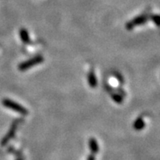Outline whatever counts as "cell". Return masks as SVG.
<instances>
[{
    "mask_svg": "<svg viewBox=\"0 0 160 160\" xmlns=\"http://www.w3.org/2000/svg\"><path fill=\"white\" fill-rule=\"evenodd\" d=\"M2 104L4 107L10 109L12 110H14L15 112L20 114H22V115H27L29 114V111L27 110V109H25L24 106H22L20 104L17 103V102L10 99H8V98L2 100Z\"/></svg>",
    "mask_w": 160,
    "mask_h": 160,
    "instance_id": "cell-1",
    "label": "cell"
},
{
    "mask_svg": "<svg viewBox=\"0 0 160 160\" xmlns=\"http://www.w3.org/2000/svg\"><path fill=\"white\" fill-rule=\"evenodd\" d=\"M44 61V58L42 56H36V57H33L31 59L27 60V61L21 62L19 65H18V69L21 71H25L27 70L30 68L34 67V65H38V64L42 63Z\"/></svg>",
    "mask_w": 160,
    "mask_h": 160,
    "instance_id": "cell-2",
    "label": "cell"
},
{
    "mask_svg": "<svg viewBox=\"0 0 160 160\" xmlns=\"http://www.w3.org/2000/svg\"><path fill=\"white\" fill-rule=\"evenodd\" d=\"M148 21V16L147 15H141L137 17L136 18L132 19V21H130L129 22L126 24L125 27H126V30H132V29L137 26V25H141L145 24L146 21Z\"/></svg>",
    "mask_w": 160,
    "mask_h": 160,
    "instance_id": "cell-3",
    "label": "cell"
},
{
    "mask_svg": "<svg viewBox=\"0 0 160 160\" xmlns=\"http://www.w3.org/2000/svg\"><path fill=\"white\" fill-rule=\"evenodd\" d=\"M16 130H17V126H16V124H13L12 126V128L9 129V131L8 132V133H7L6 135L3 137V138L2 139V141H1V145H2V146H4V145H6L8 143L9 141H11V140L12 139L13 137L15 136Z\"/></svg>",
    "mask_w": 160,
    "mask_h": 160,
    "instance_id": "cell-4",
    "label": "cell"
},
{
    "mask_svg": "<svg viewBox=\"0 0 160 160\" xmlns=\"http://www.w3.org/2000/svg\"><path fill=\"white\" fill-rule=\"evenodd\" d=\"M20 38L21 39V42L25 43V44H30L31 43V41H30V36H29V33L25 28H21L20 30Z\"/></svg>",
    "mask_w": 160,
    "mask_h": 160,
    "instance_id": "cell-5",
    "label": "cell"
},
{
    "mask_svg": "<svg viewBox=\"0 0 160 160\" xmlns=\"http://www.w3.org/2000/svg\"><path fill=\"white\" fill-rule=\"evenodd\" d=\"M88 83L92 88H96L97 87V78L96 76L94 71H90L88 74Z\"/></svg>",
    "mask_w": 160,
    "mask_h": 160,
    "instance_id": "cell-6",
    "label": "cell"
},
{
    "mask_svg": "<svg viewBox=\"0 0 160 160\" xmlns=\"http://www.w3.org/2000/svg\"><path fill=\"white\" fill-rule=\"evenodd\" d=\"M89 147H90V150L92 151L93 154H96L98 153L99 151V146H98V143H97V140L95 138H90L89 140Z\"/></svg>",
    "mask_w": 160,
    "mask_h": 160,
    "instance_id": "cell-7",
    "label": "cell"
},
{
    "mask_svg": "<svg viewBox=\"0 0 160 160\" xmlns=\"http://www.w3.org/2000/svg\"><path fill=\"white\" fill-rule=\"evenodd\" d=\"M145 127V122L141 117H139L136 119V121L133 123V128L137 131H141Z\"/></svg>",
    "mask_w": 160,
    "mask_h": 160,
    "instance_id": "cell-8",
    "label": "cell"
},
{
    "mask_svg": "<svg viewBox=\"0 0 160 160\" xmlns=\"http://www.w3.org/2000/svg\"><path fill=\"white\" fill-rule=\"evenodd\" d=\"M110 95H111V98L113 99V101L117 104H122L123 102V97L122 95H120L118 93L113 92H110Z\"/></svg>",
    "mask_w": 160,
    "mask_h": 160,
    "instance_id": "cell-9",
    "label": "cell"
},
{
    "mask_svg": "<svg viewBox=\"0 0 160 160\" xmlns=\"http://www.w3.org/2000/svg\"><path fill=\"white\" fill-rule=\"evenodd\" d=\"M150 19H151V21H153V22H154V23L157 25V26H158V25H159V16L152 15V16H150Z\"/></svg>",
    "mask_w": 160,
    "mask_h": 160,
    "instance_id": "cell-10",
    "label": "cell"
},
{
    "mask_svg": "<svg viewBox=\"0 0 160 160\" xmlns=\"http://www.w3.org/2000/svg\"><path fill=\"white\" fill-rule=\"evenodd\" d=\"M114 76L118 78V80L121 82V83H123V82H124V80H123V78H122V76L121 75V74H119L118 72H115V73H114Z\"/></svg>",
    "mask_w": 160,
    "mask_h": 160,
    "instance_id": "cell-11",
    "label": "cell"
},
{
    "mask_svg": "<svg viewBox=\"0 0 160 160\" xmlns=\"http://www.w3.org/2000/svg\"><path fill=\"white\" fill-rule=\"evenodd\" d=\"M105 89H106V90H107L108 92H113V88H110V87L109 86V85L105 84Z\"/></svg>",
    "mask_w": 160,
    "mask_h": 160,
    "instance_id": "cell-12",
    "label": "cell"
},
{
    "mask_svg": "<svg viewBox=\"0 0 160 160\" xmlns=\"http://www.w3.org/2000/svg\"><path fill=\"white\" fill-rule=\"evenodd\" d=\"M88 160H96L95 155H94L93 154H90V155L88 156Z\"/></svg>",
    "mask_w": 160,
    "mask_h": 160,
    "instance_id": "cell-13",
    "label": "cell"
},
{
    "mask_svg": "<svg viewBox=\"0 0 160 160\" xmlns=\"http://www.w3.org/2000/svg\"><path fill=\"white\" fill-rule=\"evenodd\" d=\"M17 160H24V158H18V159H17Z\"/></svg>",
    "mask_w": 160,
    "mask_h": 160,
    "instance_id": "cell-14",
    "label": "cell"
}]
</instances>
